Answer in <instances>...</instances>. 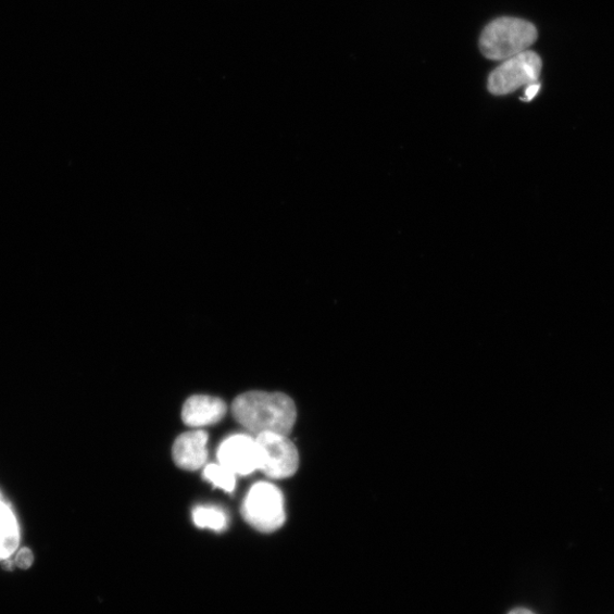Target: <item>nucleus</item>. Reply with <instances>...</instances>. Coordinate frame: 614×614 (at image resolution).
<instances>
[{"instance_id":"f03ea898","label":"nucleus","mask_w":614,"mask_h":614,"mask_svg":"<svg viewBox=\"0 0 614 614\" xmlns=\"http://www.w3.org/2000/svg\"><path fill=\"white\" fill-rule=\"evenodd\" d=\"M538 33L532 23L517 17H501L490 22L481 34L479 47L491 61H505L529 51Z\"/></svg>"},{"instance_id":"9b49d317","label":"nucleus","mask_w":614,"mask_h":614,"mask_svg":"<svg viewBox=\"0 0 614 614\" xmlns=\"http://www.w3.org/2000/svg\"><path fill=\"white\" fill-rule=\"evenodd\" d=\"M236 474L223 464L211 463L204 471V478L214 486L220 487L231 493L236 487Z\"/></svg>"},{"instance_id":"2eb2a0df","label":"nucleus","mask_w":614,"mask_h":614,"mask_svg":"<svg viewBox=\"0 0 614 614\" xmlns=\"http://www.w3.org/2000/svg\"><path fill=\"white\" fill-rule=\"evenodd\" d=\"M14 566H15L14 561L10 560V557L4 560V564H3L4 569L13 571Z\"/></svg>"},{"instance_id":"39448f33","label":"nucleus","mask_w":614,"mask_h":614,"mask_svg":"<svg viewBox=\"0 0 614 614\" xmlns=\"http://www.w3.org/2000/svg\"><path fill=\"white\" fill-rule=\"evenodd\" d=\"M261 452V472L274 479H285L297 474L299 451L284 435L262 433L255 436Z\"/></svg>"},{"instance_id":"1a4fd4ad","label":"nucleus","mask_w":614,"mask_h":614,"mask_svg":"<svg viewBox=\"0 0 614 614\" xmlns=\"http://www.w3.org/2000/svg\"><path fill=\"white\" fill-rule=\"evenodd\" d=\"M20 527L11 504L0 494V560L9 559L18 548Z\"/></svg>"},{"instance_id":"4468645a","label":"nucleus","mask_w":614,"mask_h":614,"mask_svg":"<svg viewBox=\"0 0 614 614\" xmlns=\"http://www.w3.org/2000/svg\"><path fill=\"white\" fill-rule=\"evenodd\" d=\"M508 614H536V613L525 607H517V609H513Z\"/></svg>"},{"instance_id":"7ed1b4c3","label":"nucleus","mask_w":614,"mask_h":614,"mask_svg":"<svg viewBox=\"0 0 614 614\" xmlns=\"http://www.w3.org/2000/svg\"><path fill=\"white\" fill-rule=\"evenodd\" d=\"M241 515L246 523L261 532L278 530L286 522L281 490L270 483L255 484L243 500Z\"/></svg>"},{"instance_id":"f8f14e48","label":"nucleus","mask_w":614,"mask_h":614,"mask_svg":"<svg viewBox=\"0 0 614 614\" xmlns=\"http://www.w3.org/2000/svg\"><path fill=\"white\" fill-rule=\"evenodd\" d=\"M35 561V555L33 551L28 548H22L14 560L16 567L23 571L30 569Z\"/></svg>"},{"instance_id":"423d86ee","label":"nucleus","mask_w":614,"mask_h":614,"mask_svg":"<svg viewBox=\"0 0 614 614\" xmlns=\"http://www.w3.org/2000/svg\"><path fill=\"white\" fill-rule=\"evenodd\" d=\"M217 460L234 474L249 476L261 469V452L255 437L234 435L218 447Z\"/></svg>"},{"instance_id":"0eeeda50","label":"nucleus","mask_w":614,"mask_h":614,"mask_svg":"<svg viewBox=\"0 0 614 614\" xmlns=\"http://www.w3.org/2000/svg\"><path fill=\"white\" fill-rule=\"evenodd\" d=\"M208 439V434L202 430L189 431L177 438L172 454L179 468L188 472L202 468L209 455Z\"/></svg>"},{"instance_id":"20e7f679","label":"nucleus","mask_w":614,"mask_h":614,"mask_svg":"<svg viewBox=\"0 0 614 614\" xmlns=\"http://www.w3.org/2000/svg\"><path fill=\"white\" fill-rule=\"evenodd\" d=\"M542 67V59L531 51L510 58L490 73L488 90L496 96H504L536 84Z\"/></svg>"},{"instance_id":"f257e3e1","label":"nucleus","mask_w":614,"mask_h":614,"mask_svg":"<svg viewBox=\"0 0 614 614\" xmlns=\"http://www.w3.org/2000/svg\"><path fill=\"white\" fill-rule=\"evenodd\" d=\"M235 421L254 436L274 433L288 436L298 411L293 401L281 392L248 391L231 406Z\"/></svg>"},{"instance_id":"9d476101","label":"nucleus","mask_w":614,"mask_h":614,"mask_svg":"<svg viewBox=\"0 0 614 614\" xmlns=\"http://www.w3.org/2000/svg\"><path fill=\"white\" fill-rule=\"evenodd\" d=\"M192 518L196 526L209 528L216 532L226 530L229 523L227 513L215 506L195 508Z\"/></svg>"},{"instance_id":"6e6552de","label":"nucleus","mask_w":614,"mask_h":614,"mask_svg":"<svg viewBox=\"0 0 614 614\" xmlns=\"http://www.w3.org/2000/svg\"><path fill=\"white\" fill-rule=\"evenodd\" d=\"M226 413L227 405L223 400L196 396L185 403L183 421L189 427L201 428L223 421Z\"/></svg>"},{"instance_id":"ddd939ff","label":"nucleus","mask_w":614,"mask_h":614,"mask_svg":"<svg viewBox=\"0 0 614 614\" xmlns=\"http://www.w3.org/2000/svg\"><path fill=\"white\" fill-rule=\"evenodd\" d=\"M539 89H540L539 84H532L527 86L526 96L523 98V101L530 102L532 98L538 93Z\"/></svg>"}]
</instances>
